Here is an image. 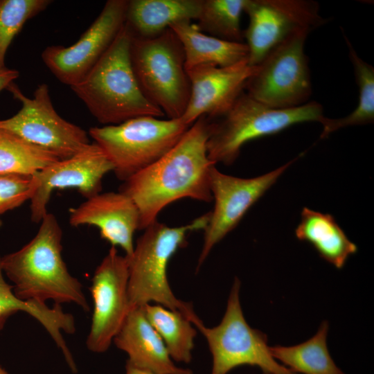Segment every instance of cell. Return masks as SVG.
I'll list each match as a JSON object with an SVG mask.
<instances>
[{
    "mask_svg": "<svg viewBox=\"0 0 374 374\" xmlns=\"http://www.w3.org/2000/svg\"><path fill=\"white\" fill-rule=\"evenodd\" d=\"M129 263L112 247L96 267L89 287L93 308L86 346L107 351L131 310L128 298Z\"/></svg>",
    "mask_w": 374,
    "mask_h": 374,
    "instance_id": "obj_14",
    "label": "cell"
},
{
    "mask_svg": "<svg viewBox=\"0 0 374 374\" xmlns=\"http://www.w3.org/2000/svg\"><path fill=\"white\" fill-rule=\"evenodd\" d=\"M132 37L125 23L86 77L71 87L103 125H117L139 116H165L144 96L137 83L130 60Z\"/></svg>",
    "mask_w": 374,
    "mask_h": 374,
    "instance_id": "obj_3",
    "label": "cell"
},
{
    "mask_svg": "<svg viewBox=\"0 0 374 374\" xmlns=\"http://www.w3.org/2000/svg\"><path fill=\"white\" fill-rule=\"evenodd\" d=\"M0 267V330L12 315L24 312L36 319L50 335L73 373L77 372V366L66 345L62 332H75V323L72 314L63 311L61 305L53 308L46 303L25 301L18 298L13 292L12 285L5 279Z\"/></svg>",
    "mask_w": 374,
    "mask_h": 374,
    "instance_id": "obj_19",
    "label": "cell"
},
{
    "mask_svg": "<svg viewBox=\"0 0 374 374\" xmlns=\"http://www.w3.org/2000/svg\"><path fill=\"white\" fill-rule=\"evenodd\" d=\"M130 60L144 96L170 119L184 114L190 94L182 45L170 29L153 37L132 35Z\"/></svg>",
    "mask_w": 374,
    "mask_h": 374,
    "instance_id": "obj_6",
    "label": "cell"
},
{
    "mask_svg": "<svg viewBox=\"0 0 374 374\" xmlns=\"http://www.w3.org/2000/svg\"><path fill=\"white\" fill-rule=\"evenodd\" d=\"M296 237L310 244L319 256L337 269L357 251L334 217L304 207L295 229Z\"/></svg>",
    "mask_w": 374,
    "mask_h": 374,
    "instance_id": "obj_22",
    "label": "cell"
},
{
    "mask_svg": "<svg viewBox=\"0 0 374 374\" xmlns=\"http://www.w3.org/2000/svg\"><path fill=\"white\" fill-rule=\"evenodd\" d=\"M0 374H8V372L0 366Z\"/></svg>",
    "mask_w": 374,
    "mask_h": 374,
    "instance_id": "obj_32",
    "label": "cell"
},
{
    "mask_svg": "<svg viewBox=\"0 0 374 374\" xmlns=\"http://www.w3.org/2000/svg\"><path fill=\"white\" fill-rule=\"evenodd\" d=\"M19 75V71L15 69H0V91L6 89Z\"/></svg>",
    "mask_w": 374,
    "mask_h": 374,
    "instance_id": "obj_30",
    "label": "cell"
},
{
    "mask_svg": "<svg viewBox=\"0 0 374 374\" xmlns=\"http://www.w3.org/2000/svg\"><path fill=\"white\" fill-rule=\"evenodd\" d=\"M49 0H0V69L15 37L24 24L45 10Z\"/></svg>",
    "mask_w": 374,
    "mask_h": 374,
    "instance_id": "obj_28",
    "label": "cell"
},
{
    "mask_svg": "<svg viewBox=\"0 0 374 374\" xmlns=\"http://www.w3.org/2000/svg\"><path fill=\"white\" fill-rule=\"evenodd\" d=\"M190 126L181 118L144 116L93 127L88 134L107 157L117 178L125 181L168 152Z\"/></svg>",
    "mask_w": 374,
    "mask_h": 374,
    "instance_id": "obj_7",
    "label": "cell"
},
{
    "mask_svg": "<svg viewBox=\"0 0 374 374\" xmlns=\"http://www.w3.org/2000/svg\"><path fill=\"white\" fill-rule=\"evenodd\" d=\"M323 116V107L316 101L290 109H274L244 91L224 116L217 121H211L206 143L208 157L214 164L231 165L247 142L296 124L319 123Z\"/></svg>",
    "mask_w": 374,
    "mask_h": 374,
    "instance_id": "obj_5",
    "label": "cell"
},
{
    "mask_svg": "<svg viewBox=\"0 0 374 374\" xmlns=\"http://www.w3.org/2000/svg\"><path fill=\"white\" fill-rule=\"evenodd\" d=\"M247 0H203L197 26L211 36L233 42H243L240 17Z\"/></svg>",
    "mask_w": 374,
    "mask_h": 374,
    "instance_id": "obj_27",
    "label": "cell"
},
{
    "mask_svg": "<svg viewBox=\"0 0 374 374\" xmlns=\"http://www.w3.org/2000/svg\"><path fill=\"white\" fill-rule=\"evenodd\" d=\"M240 281L235 278L219 325L207 328L201 322L195 326L206 338L212 355L211 374H227L244 365L257 366L262 374H297L273 357L267 335L247 323L240 305Z\"/></svg>",
    "mask_w": 374,
    "mask_h": 374,
    "instance_id": "obj_8",
    "label": "cell"
},
{
    "mask_svg": "<svg viewBox=\"0 0 374 374\" xmlns=\"http://www.w3.org/2000/svg\"><path fill=\"white\" fill-rule=\"evenodd\" d=\"M113 166L94 142L78 154L60 159L33 175L36 189L30 201V220L40 223L48 213L47 206L56 189L76 188L86 199L102 190L104 176Z\"/></svg>",
    "mask_w": 374,
    "mask_h": 374,
    "instance_id": "obj_15",
    "label": "cell"
},
{
    "mask_svg": "<svg viewBox=\"0 0 374 374\" xmlns=\"http://www.w3.org/2000/svg\"><path fill=\"white\" fill-rule=\"evenodd\" d=\"M35 189L33 175L0 174V215L30 200Z\"/></svg>",
    "mask_w": 374,
    "mask_h": 374,
    "instance_id": "obj_29",
    "label": "cell"
},
{
    "mask_svg": "<svg viewBox=\"0 0 374 374\" xmlns=\"http://www.w3.org/2000/svg\"><path fill=\"white\" fill-rule=\"evenodd\" d=\"M58 160L53 153L0 130V174L33 175Z\"/></svg>",
    "mask_w": 374,
    "mask_h": 374,
    "instance_id": "obj_26",
    "label": "cell"
},
{
    "mask_svg": "<svg viewBox=\"0 0 374 374\" xmlns=\"http://www.w3.org/2000/svg\"><path fill=\"white\" fill-rule=\"evenodd\" d=\"M249 24L243 32L248 63L257 65L274 47L292 35L327 23L319 5L310 0H247Z\"/></svg>",
    "mask_w": 374,
    "mask_h": 374,
    "instance_id": "obj_11",
    "label": "cell"
},
{
    "mask_svg": "<svg viewBox=\"0 0 374 374\" xmlns=\"http://www.w3.org/2000/svg\"><path fill=\"white\" fill-rule=\"evenodd\" d=\"M209 213L179 226H168L157 220L143 229L134 245L129 263L128 298L131 308L150 302L177 311L195 326L202 320L190 303L178 299L167 277V267L172 256L186 243L189 233L204 230Z\"/></svg>",
    "mask_w": 374,
    "mask_h": 374,
    "instance_id": "obj_4",
    "label": "cell"
},
{
    "mask_svg": "<svg viewBox=\"0 0 374 374\" xmlns=\"http://www.w3.org/2000/svg\"><path fill=\"white\" fill-rule=\"evenodd\" d=\"M145 316L161 337L173 361L188 364L192 359L197 330L192 322L179 312L162 305H143Z\"/></svg>",
    "mask_w": 374,
    "mask_h": 374,
    "instance_id": "obj_24",
    "label": "cell"
},
{
    "mask_svg": "<svg viewBox=\"0 0 374 374\" xmlns=\"http://www.w3.org/2000/svg\"><path fill=\"white\" fill-rule=\"evenodd\" d=\"M296 159L267 174L240 178L224 174L215 166L210 174V187L214 201L204 229V241L197 270L212 249L239 224L249 208L276 182Z\"/></svg>",
    "mask_w": 374,
    "mask_h": 374,
    "instance_id": "obj_12",
    "label": "cell"
},
{
    "mask_svg": "<svg viewBox=\"0 0 374 374\" xmlns=\"http://www.w3.org/2000/svg\"><path fill=\"white\" fill-rule=\"evenodd\" d=\"M329 324L321 323L316 334L305 342L292 346H269L273 357L293 372L302 374H345L328 351Z\"/></svg>",
    "mask_w": 374,
    "mask_h": 374,
    "instance_id": "obj_23",
    "label": "cell"
},
{
    "mask_svg": "<svg viewBox=\"0 0 374 374\" xmlns=\"http://www.w3.org/2000/svg\"><path fill=\"white\" fill-rule=\"evenodd\" d=\"M203 0L127 1L125 24L132 35L157 36L177 22L197 19Z\"/></svg>",
    "mask_w": 374,
    "mask_h": 374,
    "instance_id": "obj_20",
    "label": "cell"
},
{
    "mask_svg": "<svg viewBox=\"0 0 374 374\" xmlns=\"http://www.w3.org/2000/svg\"><path fill=\"white\" fill-rule=\"evenodd\" d=\"M62 230L47 213L36 235L19 250L0 256V267L15 295L25 301L76 304L89 312L82 285L69 271L62 256Z\"/></svg>",
    "mask_w": 374,
    "mask_h": 374,
    "instance_id": "obj_2",
    "label": "cell"
},
{
    "mask_svg": "<svg viewBox=\"0 0 374 374\" xmlns=\"http://www.w3.org/2000/svg\"><path fill=\"white\" fill-rule=\"evenodd\" d=\"M169 28L182 45L186 70L199 65L229 66L248 57L249 50L244 42H229L211 36L190 21L175 23Z\"/></svg>",
    "mask_w": 374,
    "mask_h": 374,
    "instance_id": "obj_21",
    "label": "cell"
},
{
    "mask_svg": "<svg viewBox=\"0 0 374 374\" xmlns=\"http://www.w3.org/2000/svg\"><path fill=\"white\" fill-rule=\"evenodd\" d=\"M309 33H298L268 52L256 65L244 91L274 109H290L307 103L312 94L308 58L304 50Z\"/></svg>",
    "mask_w": 374,
    "mask_h": 374,
    "instance_id": "obj_9",
    "label": "cell"
},
{
    "mask_svg": "<svg viewBox=\"0 0 374 374\" xmlns=\"http://www.w3.org/2000/svg\"><path fill=\"white\" fill-rule=\"evenodd\" d=\"M6 89L21 102V108L12 117L0 120V130L48 151L60 159L78 154L91 143L84 130L66 121L55 111L47 84H39L32 98L25 96L14 82Z\"/></svg>",
    "mask_w": 374,
    "mask_h": 374,
    "instance_id": "obj_10",
    "label": "cell"
},
{
    "mask_svg": "<svg viewBox=\"0 0 374 374\" xmlns=\"http://www.w3.org/2000/svg\"><path fill=\"white\" fill-rule=\"evenodd\" d=\"M344 37L358 87V104L343 118H330L324 116L319 122L323 126L321 139L341 128L370 124L374 121V68L358 55L346 35H344Z\"/></svg>",
    "mask_w": 374,
    "mask_h": 374,
    "instance_id": "obj_25",
    "label": "cell"
},
{
    "mask_svg": "<svg viewBox=\"0 0 374 374\" xmlns=\"http://www.w3.org/2000/svg\"><path fill=\"white\" fill-rule=\"evenodd\" d=\"M2 226V222L1 220H0V227Z\"/></svg>",
    "mask_w": 374,
    "mask_h": 374,
    "instance_id": "obj_33",
    "label": "cell"
},
{
    "mask_svg": "<svg viewBox=\"0 0 374 374\" xmlns=\"http://www.w3.org/2000/svg\"><path fill=\"white\" fill-rule=\"evenodd\" d=\"M125 374H154V373L148 370L136 367L127 361L126 365H125Z\"/></svg>",
    "mask_w": 374,
    "mask_h": 374,
    "instance_id": "obj_31",
    "label": "cell"
},
{
    "mask_svg": "<svg viewBox=\"0 0 374 374\" xmlns=\"http://www.w3.org/2000/svg\"><path fill=\"white\" fill-rule=\"evenodd\" d=\"M255 71L256 66L249 65L247 59L229 66L199 65L187 69L190 94L180 118L191 125L202 116L209 119L222 117L244 92Z\"/></svg>",
    "mask_w": 374,
    "mask_h": 374,
    "instance_id": "obj_16",
    "label": "cell"
},
{
    "mask_svg": "<svg viewBox=\"0 0 374 374\" xmlns=\"http://www.w3.org/2000/svg\"><path fill=\"white\" fill-rule=\"evenodd\" d=\"M211 124L205 116L197 118L168 152L122 184L119 191L138 208L139 230L157 221L159 213L178 199L213 201L210 174L215 164L206 149Z\"/></svg>",
    "mask_w": 374,
    "mask_h": 374,
    "instance_id": "obj_1",
    "label": "cell"
},
{
    "mask_svg": "<svg viewBox=\"0 0 374 374\" xmlns=\"http://www.w3.org/2000/svg\"><path fill=\"white\" fill-rule=\"evenodd\" d=\"M126 0L107 1L80 39L69 46H50L42 59L51 73L70 87L80 82L112 45L125 23Z\"/></svg>",
    "mask_w": 374,
    "mask_h": 374,
    "instance_id": "obj_13",
    "label": "cell"
},
{
    "mask_svg": "<svg viewBox=\"0 0 374 374\" xmlns=\"http://www.w3.org/2000/svg\"><path fill=\"white\" fill-rule=\"evenodd\" d=\"M113 342L127 354L128 362L154 374H193L192 370L175 365L143 306L131 308Z\"/></svg>",
    "mask_w": 374,
    "mask_h": 374,
    "instance_id": "obj_18",
    "label": "cell"
},
{
    "mask_svg": "<svg viewBox=\"0 0 374 374\" xmlns=\"http://www.w3.org/2000/svg\"><path fill=\"white\" fill-rule=\"evenodd\" d=\"M72 226L97 227L112 247H120L127 258L134 251V234L139 230V213L134 202L121 192L100 193L69 211Z\"/></svg>",
    "mask_w": 374,
    "mask_h": 374,
    "instance_id": "obj_17",
    "label": "cell"
}]
</instances>
